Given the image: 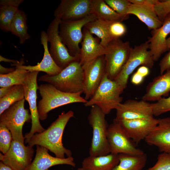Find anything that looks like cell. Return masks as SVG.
Listing matches in <instances>:
<instances>
[{
    "instance_id": "cell-1",
    "label": "cell",
    "mask_w": 170,
    "mask_h": 170,
    "mask_svg": "<svg viewBox=\"0 0 170 170\" xmlns=\"http://www.w3.org/2000/svg\"><path fill=\"white\" fill-rule=\"evenodd\" d=\"M74 116L71 110L63 111L58 118L42 132L35 134L28 142L32 147L39 145L47 149L56 157L65 158L72 156L71 150L65 148L62 143V136L65 127L70 119Z\"/></svg>"
},
{
    "instance_id": "cell-2",
    "label": "cell",
    "mask_w": 170,
    "mask_h": 170,
    "mask_svg": "<svg viewBox=\"0 0 170 170\" xmlns=\"http://www.w3.org/2000/svg\"><path fill=\"white\" fill-rule=\"evenodd\" d=\"M38 89L42 98L37 105L39 119L42 121L46 119L48 113L54 109L71 103L84 104L87 101L81 96L82 93L65 92L48 83L41 84Z\"/></svg>"
},
{
    "instance_id": "cell-3",
    "label": "cell",
    "mask_w": 170,
    "mask_h": 170,
    "mask_svg": "<svg viewBox=\"0 0 170 170\" xmlns=\"http://www.w3.org/2000/svg\"><path fill=\"white\" fill-rule=\"evenodd\" d=\"M84 70L79 60L73 61L58 74L41 76L38 81L45 82L62 91L82 93L84 91Z\"/></svg>"
},
{
    "instance_id": "cell-4",
    "label": "cell",
    "mask_w": 170,
    "mask_h": 170,
    "mask_svg": "<svg viewBox=\"0 0 170 170\" xmlns=\"http://www.w3.org/2000/svg\"><path fill=\"white\" fill-rule=\"evenodd\" d=\"M124 90L106 74L94 94L84 105L86 107L97 105L105 115L109 114L121 103L122 98L120 95Z\"/></svg>"
},
{
    "instance_id": "cell-5",
    "label": "cell",
    "mask_w": 170,
    "mask_h": 170,
    "mask_svg": "<svg viewBox=\"0 0 170 170\" xmlns=\"http://www.w3.org/2000/svg\"><path fill=\"white\" fill-rule=\"evenodd\" d=\"M105 115L97 106H92L88 117L91 127L93 136L89 149V154L93 156L108 155L110 153L107 139L108 125Z\"/></svg>"
},
{
    "instance_id": "cell-6",
    "label": "cell",
    "mask_w": 170,
    "mask_h": 170,
    "mask_svg": "<svg viewBox=\"0 0 170 170\" xmlns=\"http://www.w3.org/2000/svg\"><path fill=\"white\" fill-rule=\"evenodd\" d=\"M97 19L92 14L83 18L76 20H61L59 26V34L67 47L70 54L79 57L80 43L83 37L82 28L88 22Z\"/></svg>"
},
{
    "instance_id": "cell-7",
    "label": "cell",
    "mask_w": 170,
    "mask_h": 170,
    "mask_svg": "<svg viewBox=\"0 0 170 170\" xmlns=\"http://www.w3.org/2000/svg\"><path fill=\"white\" fill-rule=\"evenodd\" d=\"M25 98L12 105L0 115V125L4 126L10 131L12 140L24 144L25 139L22 133L23 127L26 122H30L31 116L24 107Z\"/></svg>"
},
{
    "instance_id": "cell-8",
    "label": "cell",
    "mask_w": 170,
    "mask_h": 170,
    "mask_svg": "<svg viewBox=\"0 0 170 170\" xmlns=\"http://www.w3.org/2000/svg\"><path fill=\"white\" fill-rule=\"evenodd\" d=\"M105 48L106 74L109 79L114 80L128 61L132 47L129 41L118 38L111 41Z\"/></svg>"
},
{
    "instance_id": "cell-9",
    "label": "cell",
    "mask_w": 170,
    "mask_h": 170,
    "mask_svg": "<svg viewBox=\"0 0 170 170\" xmlns=\"http://www.w3.org/2000/svg\"><path fill=\"white\" fill-rule=\"evenodd\" d=\"M148 41L132 48L128 61L121 72L114 80L122 88L127 86L130 75L139 66L153 67L154 61L150 50Z\"/></svg>"
},
{
    "instance_id": "cell-10",
    "label": "cell",
    "mask_w": 170,
    "mask_h": 170,
    "mask_svg": "<svg viewBox=\"0 0 170 170\" xmlns=\"http://www.w3.org/2000/svg\"><path fill=\"white\" fill-rule=\"evenodd\" d=\"M61 19L55 17L50 23L46 32L50 43V54L55 63L62 70L71 62L79 61V57L71 55L59 34V26Z\"/></svg>"
},
{
    "instance_id": "cell-11",
    "label": "cell",
    "mask_w": 170,
    "mask_h": 170,
    "mask_svg": "<svg viewBox=\"0 0 170 170\" xmlns=\"http://www.w3.org/2000/svg\"><path fill=\"white\" fill-rule=\"evenodd\" d=\"M39 72L30 71L22 85L24 89V98L29 104L31 116V129L24 136L26 143L35 134L41 133L45 130L40 123L37 105V90L38 87L37 76Z\"/></svg>"
},
{
    "instance_id": "cell-12",
    "label": "cell",
    "mask_w": 170,
    "mask_h": 170,
    "mask_svg": "<svg viewBox=\"0 0 170 170\" xmlns=\"http://www.w3.org/2000/svg\"><path fill=\"white\" fill-rule=\"evenodd\" d=\"M107 136L110 153L134 155L144 153L137 147L136 144L115 119L108 126Z\"/></svg>"
},
{
    "instance_id": "cell-13",
    "label": "cell",
    "mask_w": 170,
    "mask_h": 170,
    "mask_svg": "<svg viewBox=\"0 0 170 170\" xmlns=\"http://www.w3.org/2000/svg\"><path fill=\"white\" fill-rule=\"evenodd\" d=\"M34 152L33 147L12 140L7 153H0V160L14 170H26L32 162Z\"/></svg>"
},
{
    "instance_id": "cell-14",
    "label": "cell",
    "mask_w": 170,
    "mask_h": 170,
    "mask_svg": "<svg viewBox=\"0 0 170 170\" xmlns=\"http://www.w3.org/2000/svg\"><path fill=\"white\" fill-rule=\"evenodd\" d=\"M84 91L85 99H90L100 85L106 74L105 55L100 56L84 67Z\"/></svg>"
},
{
    "instance_id": "cell-15",
    "label": "cell",
    "mask_w": 170,
    "mask_h": 170,
    "mask_svg": "<svg viewBox=\"0 0 170 170\" xmlns=\"http://www.w3.org/2000/svg\"><path fill=\"white\" fill-rule=\"evenodd\" d=\"M116 119L120 120L151 119L154 117L152 104L142 99L128 100L119 104Z\"/></svg>"
},
{
    "instance_id": "cell-16",
    "label": "cell",
    "mask_w": 170,
    "mask_h": 170,
    "mask_svg": "<svg viewBox=\"0 0 170 170\" xmlns=\"http://www.w3.org/2000/svg\"><path fill=\"white\" fill-rule=\"evenodd\" d=\"M92 14L91 0H61L54 15L61 20H76Z\"/></svg>"
},
{
    "instance_id": "cell-17",
    "label": "cell",
    "mask_w": 170,
    "mask_h": 170,
    "mask_svg": "<svg viewBox=\"0 0 170 170\" xmlns=\"http://www.w3.org/2000/svg\"><path fill=\"white\" fill-rule=\"evenodd\" d=\"M115 119L124 129L130 138L136 144L145 139L158 123V119Z\"/></svg>"
},
{
    "instance_id": "cell-18",
    "label": "cell",
    "mask_w": 170,
    "mask_h": 170,
    "mask_svg": "<svg viewBox=\"0 0 170 170\" xmlns=\"http://www.w3.org/2000/svg\"><path fill=\"white\" fill-rule=\"evenodd\" d=\"M82 32L79 61L84 67L99 57L105 55L106 49L101 44L99 39L94 37L86 28H83Z\"/></svg>"
},
{
    "instance_id": "cell-19",
    "label": "cell",
    "mask_w": 170,
    "mask_h": 170,
    "mask_svg": "<svg viewBox=\"0 0 170 170\" xmlns=\"http://www.w3.org/2000/svg\"><path fill=\"white\" fill-rule=\"evenodd\" d=\"M144 140L148 144L156 147L161 152L170 154V117L158 119L157 125Z\"/></svg>"
},
{
    "instance_id": "cell-20",
    "label": "cell",
    "mask_w": 170,
    "mask_h": 170,
    "mask_svg": "<svg viewBox=\"0 0 170 170\" xmlns=\"http://www.w3.org/2000/svg\"><path fill=\"white\" fill-rule=\"evenodd\" d=\"M169 34H170V14L165 18L161 26L151 30V37L148 41L149 49L154 61H157L163 53L169 50L166 43Z\"/></svg>"
},
{
    "instance_id": "cell-21",
    "label": "cell",
    "mask_w": 170,
    "mask_h": 170,
    "mask_svg": "<svg viewBox=\"0 0 170 170\" xmlns=\"http://www.w3.org/2000/svg\"><path fill=\"white\" fill-rule=\"evenodd\" d=\"M36 148L34 159L26 170H48L51 167L58 165L76 166L72 156L59 158L50 155L48 153V150L45 147L36 145Z\"/></svg>"
},
{
    "instance_id": "cell-22",
    "label": "cell",
    "mask_w": 170,
    "mask_h": 170,
    "mask_svg": "<svg viewBox=\"0 0 170 170\" xmlns=\"http://www.w3.org/2000/svg\"><path fill=\"white\" fill-rule=\"evenodd\" d=\"M48 37L46 32L42 31L41 34V42L43 45L44 51L42 61L35 65H23L22 60L19 64H12V66L17 65L20 68L30 71H40L45 72L49 76H55L58 74L62 69L57 65L51 56L48 47Z\"/></svg>"
},
{
    "instance_id": "cell-23",
    "label": "cell",
    "mask_w": 170,
    "mask_h": 170,
    "mask_svg": "<svg viewBox=\"0 0 170 170\" xmlns=\"http://www.w3.org/2000/svg\"><path fill=\"white\" fill-rule=\"evenodd\" d=\"M170 92V70L156 77L147 85L142 97L145 101H156Z\"/></svg>"
},
{
    "instance_id": "cell-24",
    "label": "cell",
    "mask_w": 170,
    "mask_h": 170,
    "mask_svg": "<svg viewBox=\"0 0 170 170\" xmlns=\"http://www.w3.org/2000/svg\"><path fill=\"white\" fill-rule=\"evenodd\" d=\"M128 14L136 16L146 25L149 30L158 28L162 24L156 14L153 6L131 4Z\"/></svg>"
},
{
    "instance_id": "cell-25",
    "label": "cell",
    "mask_w": 170,
    "mask_h": 170,
    "mask_svg": "<svg viewBox=\"0 0 170 170\" xmlns=\"http://www.w3.org/2000/svg\"><path fill=\"white\" fill-rule=\"evenodd\" d=\"M119 155L111 153L104 156H89L82 162V167L87 170H113L119 164Z\"/></svg>"
},
{
    "instance_id": "cell-26",
    "label": "cell",
    "mask_w": 170,
    "mask_h": 170,
    "mask_svg": "<svg viewBox=\"0 0 170 170\" xmlns=\"http://www.w3.org/2000/svg\"><path fill=\"white\" fill-rule=\"evenodd\" d=\"M23 0H1L0 28L6 32H10V26L18 7Z\"/></svg>"
},
{
    "instance_id": "cell-27",
    "label": "cell",
    "mask_w": 170,
    "mask_h": 170,
    "mask_svg": "<svg viewBox=\"0 0 170 170\" xmlns=\"http://www.w3.org/2000/svg\"><path fill=\"white\" fill-rule=\"evenodd\" d=\"M92 14L97 19L106 22H122L126 19L121 16L110 7L104 0H91Z\"/></svg>"
},
{
    "instance_id": "cell-28",
    "label": "cell",
    "mask_w": 170,
    "mask_h": 170,
    "mask_svg": "<svg viewBox=\"0 0 170 170\" xmlns=\"http://www.w3.org/2000/svg\"><path fill=\"white\" fill-rule=\"evenodd\" d=\"M118 155L119 162L113 170H142L146 165L147 156L144 153L138 155Z\"/></svg>"
},
{
    "instance_id": "cell-29",
    "label": "cell",
    "mask_w": 170,
    "mask_h": 170,
    "mask_svg": "<svg viewBox=\"0 0 170 170\" xmlns=\"http://www.w3.org/2000/svg\"><path fill=\"white\" fill-rule=\"evenodd\" d=\"M27 16L25 12L19 9L10 26V32L19 38L21 44H24L30 37L27 32Z\"/></svg>"
},
{
    "instance_id": "cell-30",
    "label": "cell",
    "mask_w": 170,
    "mask_h": 170,
    "mask_svg": "<svg viewBox=\"0 0 170 170\" xmlns=\"http://www.w3.org/2000/svg\"><path fill=\"white\" fill-rule=\"evenodd\" d=\"M110 22L96 19L87 23L84 27L92 34H94L100 40V43L106 48L113 39L110 36L108 29Z\"/></svg>"
},
{
    "instance_id": "cell-31",
    "label": "cell",
    "mask_w": 170,
    "mask_h": 170,
    "mask_svg": "<svg viewBox=\"0 0 170 170\" xmlns=\"http://www.w3.org/2000/svg\"><path fill=\"white\" fill-rule=\"evenodd\" d=\"M15 69L10 73L0 74V87L23 85L30 71L23 69L17 65Z\"/></svg>"
},
{
    "instance_id": "cell-32",
    "label": "cell",
    "mask_w": 170,
    "mask_h": 170,
    "mask_svg": "<svg viewBox=\"0 0 170 170\" xmlns=\"http://www.w3.org/2000/svg\"><path fill=\"white\" fill-rule=\"evenodd\" d=\"M24 98V89L22 85L13 86L9 92L0 99V115L12 105Z\"/></svg>"
},
{
    "instance_id": "cell-33",
    "label": "cell",
    "mask_w": 170,
    "mask_h": 170,
    "mask_svg": "<svg viewBox=\"0 0 170 170\" xmlns=\"http://www.w3.org/2000/svg\"><path fill=\"white\" fill-rule=\"evenodd\" d=\"M106 3L118 14L126 19L128 18V12L132 4L129 0H104Z\"/></svg>"
},
{
    "instance_id": "cell-34",
    "label": "cell",
    "mask_w": 170,
    "mask_h": 170,
    "mask_svg": "<svg viewBox=\"0 0 170 170\" xmlns=\"http://www.w3.org/2000/svg\"><path fill=\"white\" fill-rule=\"evenodd\" d=\"M12 141V134L5 126L0 125V150L5 154L10 148Z\"/></svg>"
},
{
    "instance_id": "cell-35",
    "label": "cell",
    "mask_w": 170,
    "mask_h": 170,
    "mask_svg": "<svg viewBox=\"0 0 170 170\" xmlns=\"http://www.w3.org/2000/svg\"><path fill=\"white\" fill-rule=\"evenodd\" d=\"M146 170H170V154L162 152L159 154L155 164Z\"/></svg>"
},
{
    "instance_id": "cell-36",
    "label": "cell",
    "mask_w": 170,
    "mask_h": 170,
    "mask_svg": "<svg viewBox=\"0 0 170 170\" xmlns=\"http://www.w3.org/2000/svg\"><path fill=\"white\" fill-rule=\"evenodd\" d=\"M152 104L154 116H158L170 111V97H162L156 102Z\"/></svg>"
},
{
    "instance_id": "cell-37",
    "label": "cell",
    "mask_w": 170,
    "mask_h": 170,
    "mask_svg": "<svg viewBox=\"0 0 170 170\" xmlns=\"http://www.w3.org/2000/svg\"><path fill=\"white\" fill-rule=\"evenodd\" d=\"M154 8L156 15L163 23L166 16L170 14V0H157Z\"/></svg>"
},
{
    "instance_id": "cell-38",
    "label": "cell",
    "mask_w": 170,
    "mask_h": 170,
    "mask_svg": "<svg viewBox=\"0 0 170 170\" xmlns=\"http://www.w3.org/2000/svg\"><path fill=\"white\" fill-rule=\"evenodd\" d=\"M108 29L110 34L113 39L120 38L123 36L127 31L125 25L120 21L110 22Z\"/></svg>"
},
{
    "instance_id": "cell-39",
    "label": "cell",
    "mask_w": 170,
    "mask_h": 170,
    "mask_svg": "<svg viewBox=\"0 0 170 170\" xmlns=\"http://www.w3.org/2000/svg\"><path fill=\"white\" fill-rule=\"evenodd\" d=\"M159 65L161 75L163 74L165 71L170 70V50L161 60Z\"/></svg>"
},
{
    "instance_id": "cell-40",
    "label": "cell",
    "mask_w": 170,
    "mask_h": 170,
    "mask_svg": "<svg viewBox=\"0 0 170 170\" xmlns=\"http://www.w3.org/2000/svg\"><path fill=\"white\" fill-rule=\"evenodd\" d=\"M144 79V77L136 71L132 76L131 81L133 85H138L142 83Z\"/></svg>"
},
{
    "instance_id": "cell-41",
    "label": "cell",
    "mask_w": 170,
    "mask_h": 170,
    "mask_svg": "<svg viewBox=\"0 0 170 170\" xmlns=\"http://www.w3.org/2000/svg\"><path fill=\"white\" fill-rule=\"evenodd\" d=\"M136 71L144 78L148 76L150 72L149 68L143 65L139 66Z\"/></svg>"
},
{
    "instance_id": "cell-42",
    "label": "cell",
    "mask_w": 170,
    "mask_h": 170,
    "mask_svg": "<svg viewBox=\"0 0 170 170\" xmlns=\"http://www.w3.org/2000/svg\"><path fill=\"white\" fill-rule=\"evenodd\" d=\"M13 87V86L1 87L0 88V99L6 95Z\"/></svg>"
},
{
    "instance_id": "cell-43",
    "label": "cell",
    "mask_w": 170,
    "mask_h": 170,
    "mask_svg": "<svg viewBox=\"0 0 170 170\" xmlns=\"http://www.w3.org/2000/svg\"><path fill=\"white\" fill-rule=\"evenodd\" d=\"M14 69L12 68H6L0 65V74H7L11 72L14 70Z\"/></svg>"
},
{
    "instance_id": "cell-44",
    "label": "cell",
    "mask_w": 170,
    "mask_h": 170,
    "mask_svg": "<svg viewBox=\"0 0 170 170\" xmlns=\"http://www.w3.org/2000/svg\"><path fill=\"white\" fill-rule=\"evenodd\" d=\"M0 61H3L6 62L12 63V64H19L20 62H19L17 60H13L9 59L7 58H6L1 55H0Z\"/></svg>"
},
{
    "instance_id": "cell-45",
    "label": "cell",
    "mask_w": 170,
    "mask_h": 170,
    "mask_svg": "<svg viewBox=\"0 0 170 170\" xmlns=\"http://www.w3.org/2000/svg\"><path fill=\"white\" fill-rule=\"evenodd\" d=\"M0 170H14L10 167L0 162Z\"/></svg>"
},
{
    "instance_id": "cell-46",
    "label": "cell",
    "mask_w": 170,
    "mask_h": 170,
    "mask_svg": "<svg viewBox=\"0 0 170 170\" xmlns=\"http://www.w3.org/2000/svg\"><path fill=\"white\" fill-rule=\"evenodd\" d=\"M166 45L168 49H170V36L166 40Z\"/></svg>"
},
{
    "instance_id": "cell-47",
    "label": "cell",
    "mask_w": 170,
    "mask_h": 170,
    "mask_svg": "<svg viewBox=\"0 0 170 170\" xmlns=\"http://www.w3.org/2000/svg\"><path fill=\"white\" fill-rule=\"evenodd\" d=\"M76 170H87L86 169H84V168H83L82 167H80L77 169Z\"/></svg>"
}]
</instances>
